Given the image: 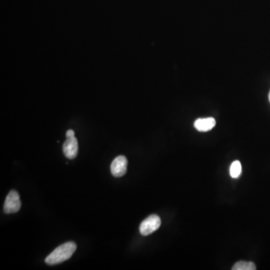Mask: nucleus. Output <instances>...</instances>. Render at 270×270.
Here are the masks:
<instances>
[{
    "label": "nucleus",
    "instance_id": "3",
    "mask_svg": "<svg viewBox=\"0 0 270 270\" xmlns=\"http://www.w3.org/2000/svg\"><path fill=\"white\" fill-rule=\"evenodd\" d=\"M21 207L20 195L16 191H11L7 195L4 204V212L6 214L18 213Z\"/></svg>",
    "mask_w": 270,
    "mask_h": 270
},
{
    "label": "nucleus",
    "instance_id": "7",
    "mask_svg": "<svg viewBox=\"0 0 270 270\" xmlns=\"http://www.w3.org/2000/svg\"><path fill=\"white\" fill-rule=\"evenodd\" d=\"M257 269L255 264L253 262L239 261L233 267V270H255Z\"/></svg>",
    "mask_w": 270,
    "mask_h": 270
},
{
    "label": "nucleus",
    "instance_id": "1",
    "mask_svg": "<svg viewBox=\"0 0 270 270\" xmlns=\"http://www.w3.org/2000/svg\"><path fill=\"white\" fill-rule=\"evenodd\" d=\"M77 246L74 242H68L56 248L54 252L45 259V262L48 265H55L61 264L69 260L74 252Z\"/></svg>",
    "mask_w": 270,
    "mask_h": 270
},
{
    "label": "nucleus",
    "instance_id": "5",
    "mask_svg": "<svg viewBox=\"0 0 270 270\" xmlns=\"http://www.w3.org/2000/svg\"><path fill=\"white\" fill-rule=\"evenodd\" d=\"M62 150L65 156L69 159H74L78 152V142L74 136L69 137L65 141Z\"/></svg>",
    "mask_w": 270,
    "mask_h": 270
},
{
    "label": "nucleus",
    "instance_id": "8",
    "mask_svg": "<svg viewBox=\"0 0 270 270\" xmlns=\"http://www.w3.org/2000/svg\"><path fill=\"white\" fill-rule=\"evenodd\" d=\"M242 173V165L239 161H235L231 164L230 174L233 178H238Z\"/></svg>",
    "mask_w": 270,
    "mask_h": 270
},
{
    "label": "nucleus",
    "instance_id": "9",
    "mask_svg": "<svg viewBox=\"0 0 270 270\" xmlns=\"http://www.w3.org/2000/svg\"><path fill=\"white\" fill-rule=\"evenodd\" d=\"M74 136V132L73 130H69L66 132V138H69V137Z\"/></svg>",
    "mask_w": 270,
    "mask_h": 270
},
{
    "label": "nucleus",
    "instance_id": "6",
    "mask_svg": "<svg viewBox=\"0 0 270 270\" xmlns=\"http://www.w3.org/2000/svg\"><path fill=\"white\" fill-rule=\"evenodd\" d=\"M216 122L214 118L208 117V118L198 119L194 123V126L198 131L206 132L213 129L216 126Z\"/></svg>",
    "mask_w": 270,
    "mask_h": 270
},
{
    "label": "nucleus",
    "instance_id": "10",
    "mask_svg": "<svg viewBox=\"0 0 270 270\" xmlns=\"http://www.w3.org/2000/svg\"><path fill=\"white\" fill-rule=\"evenodd\" d=\"M269 98H270V94H269Z\"/></svg>",
    "mask_w": 270,
    "mask_h": 270
},
{
    "label": "nucleus",
    "instance_id": "2",
    "mask_svg": "<svg viewBox=\"0 0 270 270\" xmlns=\"http://www.w3.org/2000/svg\"><path fill=\"white\" fill-rule=\"evenodd\" d=\"M160 218L157 215H152L144 220L140 225V233L143 236H148L149 234L154 233L160 228Z\"/></svg>",
    "mask_w": 270,
    "mask_h": 270
},
{
    "label": "nucleus",
    "instance_id": "4",
    "mask_svg": "<svg viewBox=\"0 0 270 270\" xmlns=\"http://www.w3.org/2000/svg\"><path fill=\"white\" fill-rule=\"evenodd\" d=\"M127 166H128V160L125 156H120L116 157L112 162L110 165V170L113 177H123L127 172Z\"/></svg>",
    "mask_w": 270,
    "mask_h": 270
}]
</instances>
